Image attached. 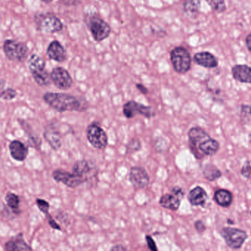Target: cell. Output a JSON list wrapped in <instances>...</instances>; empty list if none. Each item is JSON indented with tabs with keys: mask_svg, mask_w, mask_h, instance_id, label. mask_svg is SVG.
Returning a JSON list of instances; mask_svg holds the SVG:
<instances>
[{
	"mask_svg": "<svg viewBox=\"0 0 251 251\" xmlns=\"http://www.w3.org/2000/svg\"><path fill=\"white\" fill-rule=\"evenodd\" d=\"M188 138L190 150L196 159L215 156L219 150L220 143L200 127L192 128L189 131Z\"/></svg>",
	"mask_w": 251,
	"mask_h": 251,
	"instance_id": "cell-1",
	"label": "cell"
},
{
	"mask_svg": "<svg viewBox=\"0 0 251 251\" xmlns=\"http://www.w3.org/2000/svg\"><path fill=\"white\" fill-rule=\"evenodd\" d=\"M44 102L56 112H82L86 107L77 97L64 93L47 92L43 96Z\"/></svg>",
	"mask_w": 251,
	"mask_h": 251,
	"instance_id": "cell-2",
	"label": "cell"
},
{
	"mask_svg": "<svg viewBox=\"0 0 251 251\" xmlns=\"http://www.w3.org/2000/svg\"><path fill=\"white\" fill-rule=\"evenodd\" d=\"M28 68L34 81L40 86H48L51 84V76L46 69V62L38 55L32 54L28 60Z\"/></svg>",
	"mask_w": 251,
	"mask_h": 251,
	"instance_id": "cell-3",
	"label": "cell"
},
{
	"mask_svg": "<svg viewBox=\"0 0 251 251\" xmlns=\"http://www.w3.org/2000/svg\"><path fill=\"white\" fill-rule=\"evenodd\" d=\"M3 51L8 60L22 63L27 58L29 49L25 43L7 39L3 44Z\"/></svg>",
	"mask_w": 251,
	"mask_h": 251,
	"instance_id": "cell-4",
	"label": "cell"
},
{
	"mask_svg": "<svg viewBox=\"0 0 251 251\" xmlns=\"http://www.w3.org/2000/svg\"><path fill=\"white\" fill-rule=\"evenodd\" d=\"M37 29L47 33H54L63 29L61 21L52 13H38L34 17Z\"/></svg>",
	"mask_w": 251,
	"mask_h": 251,
	"instance_id": "cell-5",
	"label": "cell"
},
{
	"mask_svg": "<svg viewBox=\"0 0 251 251\" xmlns=\"http://www.w3.org/2000/svg\"><path fill=\"white\" fill-rule=\"evenodd\" d=\"M171 60L174 70L178 73H187L191 68V56L184 47L174 48L171 53Z\"/></svg>",
	"mask_w": 251,
	"mask_h": 251,
	"instance_id": "cell-6",
	"label": "cell"
},
{
	"mask_svg": "<svg viewBox=\"0 0 251 251\" xmlns=\"http://www.w3.org/2000/svg\"><path fill=\"white\" fill-rule=\"evenodd\" d=\"M221 234L227 246L234 250L241 249L248 238V234L246 231L231 227L223 228Z\"/></svg>",
	"mask_w": 251,
	"mask_h": 251,
	"instance_id": "cell-7",
	"label": "cell"
},
{
	"mask_svg": "<svg viewBox=\"0 0 251 251\" xmlns=\"http://www.w3.org/2000/svg\"><path fill=\"white\" fill-rule=\"evenodd\" d=\"M87 138L96 149L102 150L107 147L108 137L98 122H93L87 128Z\"/></svg>",
	"mask_w": 251,
	"mask_h": 251,
	"instance_id": "cell-8",
	"label": "cell"
},
{
	"mask_svg": "<svg viewBox=\"0 0 251 251\" xmlns=\"http://www.w3.org/2000/svg\"><path fill=\"white\" fill-rule=\"evenodd\" d=\"M123 113L127 119L134 118L137 114L142 115L149 119L156 115V112L153 108L140 104L134 100H130L125 103L123 107Z\"/></svg>",
	"mask_w": 251,
	"mask_h": 251,
	"instance_id": "cell-9",
	"label": "cell"
},
{
	"mask_svg": "<svg viewBox=\"0 0 251 251\" xmlns=\"http://www.w3.org/2000/svg\"><path fill=\"white\" fill-rule=\"evenodd\" d=\"M89 29L94 40L97 42L108 38L111 32L110 25L105 21L98 17L92 18L90 20Z\"/></svg>",
	"mask_w": 251,
	"mask_h": 251,
	"instance_id": "cell-10",
	"label": "cell"
},
{
	"mask_svg": "<svg viewBox=\"0 0 251 251\" xmlns=\"http://www.w3.org/2000/svg\"><path fill=\"white\" fill-rule=\"evenodd\" d=\"M52 177L54 181L58 183H62L66 187L72 189L76 188L85 182V180L79 175L74 173L73 172H66L62 169H57V170L54 171Z\"/></svg>",
	"mask_w": 251,
	"mask_h": 251,
	"instance_id": "cell-11",
	"label": "cell"
},
{
	"mask_svg": "<svg viewBox=\"0 0 251 251\" xmlns=\"http://www.w3.org/2000/svg\"><path fill=\"white\" fill-rule=\"evenodd\" d=\"M50 76L53 84L59 89L68 90L72 86L73 80L69 72L64 68H54L51 71Z\"/></svg>",
	"mask_w": 251,
	"mask_h": 251,
	"instance_id": "cell-12",
	"label": "cell"
},
{
	"mask_svg": "<svg viewBox=\"0 0 251 251\" xmlns=\"http://www.w3.org/2000/svg\"><path fill=\"white\" fill-rule=\"evenodd\" d=\"M129 181L134 188L140 190L149 185L150 178L145 168L142 167H133L130 169Z\"/></svg>",
	"mask_w": 251,
	"mask_h": 251,
	"instance_id": "cell-13",
	"label": "cell"
},
{
	"mask_svg": "<svg viewBox=\"0 0 251 251\" xmlns=\"http://www.w3.org/2000/svg\"><path fill=\"white\" fill-rule=\"evenodd\" d=\"M72 172L82 177L86 182L97 175V168L94 167L89 162L80 160L74 165Z\"/></svg>",
	"mask_w": 251,
	"mask_h": 251,
	"instance_id": "cell-14",
	"label": "cell"
},
{
	"mask_svg": "<svg viewBox=\"0 0 251 251\" xmlns=\"http://www.w3.org/2000/svg\"><path fill=\"white\" fill-rule=\"evenodd\" d=\"M47 56L54 61L62 63L67 59V53L63 46L58 41H53L50 43L47 50Z\"/></svg>",
	"mask_w": 251,
	"mask_h": 251,
	"instance_id": "cell-15",
	"label": "cell"
},
{
	"mask_svg": "<svg viewBox=\"0 0 251 251\" xmlns=\"http://www.w3.org/2000/svg\"><path fill=\"white\" fill-rule=\"evenodd\" d=\"M12 158L18 162H24L27 157L28 147L19 140H14L9 145Z\"/></svg>",
	"mask_w": 251,
	"mask_h": 251,
	"instance_id": "cell-16",
	"label": "cell"
},
{
	"mask_svg": "<svg viewBox=\"0 0 251 251\" xmlns=\"http://www.w3.org/2000/svg\"><path fill=\"white\" fill-rule=\"evenodd\" d=\"M208 198L207 193L201 187H195L188 194V200L192 206H204L207 203Z\"/></svg>",
	"mask_w": 251,
	"mask_h": 251,
	"instance_id": "cell-17",
	"label": "cell"
},
{
	"mask_svg": "<svg viewBox=\"0 0 251 251\" xmlns=\"http://www.w3.org/2000/svg\"><path fill=\"white\" fill-rule=\"evenodd\" d=\"M44 137L53 150H57L61 147V135L55 127H47L44 132Z\"/></svg>",
	"mask_w": 251,
	"mask_h": 251,
	"instance_id": "cell-18",
	"label": "cell"
},
{
	"mask_svg": "<svg viewBox=\"0 0 251 251\" xmlns=\"http://www.w3.org/2000/svg\"><path fill=\"white\" fill-rule=\"evenodd\" d=\"M233 78L243 84H251V67L248 65H236L231 69Z\"/></svg>",
	"mask_w": 251,
	"mask_h": 251,
	"instance_id": "cell-19",
	"label": "cell"
},
{
	"mask_svg": "<svg viewBox=\"0 0 251 251\" xmlns=\"http://www.w3.org/2000/svg\"><path fill=\"white\" fill-rule=\"evenodd\" d=\"M194 60L196 63L205 68L212 69L218 66V60L215 56L209 52H201L196 53L194 56Z\"/></svg>",
	"mask_w": 251,
	"mask_h": 251,
	"instance_id": "cell-20",
	"label": "cell"
},
{
	"mask_svg": "<svg viewBox=\"0 0 251 251\" xmlns=\"http://www.w3.org/2000/svg\"><path fill=\"white\" fill-rule=\"evenodd\" d=\"M4 250L7 251H32L24 240L23 234L20 233L19 235L12 238L4 245Z\"/></svg>",
	"mask_w": 251,
	"mask_h": 251,
	"instance_id": "cell-21",
	"label": "cell"
},
{
	"mask_svg": "<svg viewBox=\"0 0 251 251\" xmlns=\"http://www.w3.org/2000/svg\"><path fill=\"white\" fill-rule=\"evenodd\" d=\"M182 198L174 194H165L160 197L159 204L165 209L177 211L179 209Z\"/></svg>",
	"mask_w": 251,
	"mask_h": 251,
	"instance_id": "cell-22",
	"label": "cell"
},
{
	"mask_svg": "<svg viewBox=\"0 0 251 251\" xmlns=\"http://www.w3.org/2000/svg\"><path fill=\"white\" fill-rule=\"evenodd\" d=\"M214 200L221 207L228 208L233 202V195L231 192L224 189H220L215 192Z\"/></svg>",
	"mask_w": 251,
	"mask_h": 251,
	"instance_id": "cell-23",
	"label": "cell"
},
{
	"mask_svg": "<svg viewBox=\"0 0 251 251\" xmlns=\"http://www.w3.org/2000/svg\"><path fill=\"white\" fill-rule=\"evenodd\" d=\"M203 174L205 178L209 181H215L218 178L222 176V172L219 169L216 167L215 165H205L203 169Z\"/></svg>",
	"mask_w": 251,
	"mask_h": 251,
	"instance_id": "cell-24",
	"label": "cell"
},
{
	"mask_svg": "<svg viewBox=\"0 0 251 251\" xmlns=\"http://www.w3.org/2000/svg\"><path fill=\"white\" fill-rule=\"evenodd\" d=\"M5 201L7 203L8 207L14 212L16 215L20 212L19 211V203H20V199L17 195L13 193H8L5 196Z\"/></svg>",
	"mask_w": 251,
	"mask_h": 251,
	"instance_id": "cell-25",
	"label": "cell"
},
{
	"mask_svg": "<svg viewBox=\"0 0 251 251\" xmlns=\"http://www.w3.org/2000/svg\"><path fill=\"white\" fill-rule=\"evenodd\" d=\"M184 10L189 14H196L199 12L201 7L200 0H184Z\"/></svg>",
	"mask_w": 251,
	"mask_h": 251,
	"instance_id": "cell-26",
	"label": "cell"
},
{
	"mask_svg": "<svg viewBox=\"0 0 251 251\" xmlns=\"http://www.w3.org/2000/svg\"><path fill=\"white\" fill-rule=\"evenodd\" d=\"M212 10L217 13H224L226 10L225 0H206Z\"/></svg>",
	"mask_w": 251,
	"mask_h": 251,
	"instance_id": "cell-27",
	"label": "cell"
},
{
	"mask_svg": "<svg viewBox=\"0 0 251 251\" xmlns=\"http://www.w3.org/2000/svg\"><path fill=\"white\" fill-rule=\"evenodd\" d=\"M16 95H17V92L16 90L12 88H7L0 91V98L4 100H13Z\"/></svg>",
	"mask_w": 251,
	"mask_h": 251,
	"instance_id": "cell-28",
	"label": "cell"
},
{
	"mask_svg": "<svg viewBox=\"0 0 251 251\" xmlns=\"http://www.w3.org/2000/svg\"><path fill=\"white\" fill-rule=\"evenodd\" d=\"M36 204L38 209L44 215H49V210H50V205L47 200H43V199H37Z\"/></svg>",
	"mask_w": 251,
	"mask_h": 251,
	"instance_id": "cell-29",
	"label": "cell"
},
{
	"mask_svg": "<svg viewBox=\"0 0 251 251\" xmlns=\"http://www.w3.org/2000/svg\"><path fill=\"white\" fill-rule=\"evenodd\" d=\"M241 174L245 178L251 179V161H246L241 169Z\"/></svg>",
	"mask_w": 251,
	"mask_h": 251,
	"instance_id": "cell-30",
	"label": "cell"
},
{
	"mask_svg": "<svg viewBox=\"0 0 251 251\" xmlns=\"http://www.w3.org/2000/svg\"><path fill=\"white\" fill-rule=\"evenodd\" d=\"M141 148V144L138 139H133L127 145V152L138 151Z\"/></svg>",
	"mask_w": 251,
	"mask_h": 251,
	"instance_id": "cell-31",
	"label": "cell"
},
{
	"mask_svg": "<svg viewBox=\"0 0 251 251\" xmlns=\"http://www.w3.org/2000/svg\"><path fill=\"white\" fill-rule=\"evenodd\" d=\"M146 243H147L148 247L152 251H157V248H156V243L154 240H153L151 236L147 235L146 237Z\"/></svg>",
	"mask_w": 251,
	"mask_h": 251,
	"instance_id": "cell-32",
	"label": "cell"
},
{
	"mask_svg": "<svg viewBox=\"0 0 251 251\" xmlns=\"http://www.w3.org/2000/svg\"><path fill=\"white\" fill-rule=\"evenodd\" d=\"M47 217V220H48L49 224H50L51 228H52L53 229L58 230V231H61V228H60V225L55 222L54 219L51 218V215L49 214V215H46Z\"/></svg>",
	"mask_w": 251,
	"mask_h": 251,
	"instance_id": "cell-33",
	"label": "cell"
},
{
	"mask_svg": "<svg viewBox=\"0 0 251 251\" xmlns=\"http://www.w3.org/2000/svg\"><path fill=\"white\" fill-rule=\"evenodd\" d=\"M195 228L199 234H203L206 230V225L202 221H197L195 223Z\"/></svg>",
	"mask_w": 251,
	"mask_h": 251,
	"instance_id": "cell-34",
	"label": "cell"
},
{
	"mask_svg": "<svg viewBox=\"0 0 251 251\" xmlns=\"http://www.w3.org/2000/svg\"><path fill=\"white\" fill-rule=\"evenodd\" d=\"M241 115H246L250 116L251 115V106L249 105H242L241 106Z\"/></svg>",
	"mask_w": 251,
	"mask_h": 251,
	"instance_id": "cell-35",
	"label": "cell"
},
{
	"mask_svg": "<svg viewBox=\"0 0 251 251\" xmlns=\"http://www.w3.org/2000/svg\"><path fill=\"white\" fill-rule=\"evenodd\" d=\"M172 193L174 195H176L179 196L181 198H183L184 196V192L181 187H175L174 188H173Z\"/></svg>",
	"mask_w": 251,
	"mask_h": 251,
	"instance_id": "cell-36",
	"label": "cell"
},
{
	"mask_svg": "<svg viewBox=\"0 0 251 251\" xmlns=\"http://www.w3.org/2000/svg\"><path fill=\"white\" fill-rule=\"evenodd\" d=\"M60 2L63 3L65 5L72 6L76 5L79 0H60Z\"/></svg>",
	"mask_w": 251,
	"mask_h": 251,
	"instance_id": "cell-37",
	"label": "cell"
},
{
	"mask_svg": "<svg viewBox=\"0 0 251 251\" xmlns=\"http://www.w3.org/2000/svg\"><path fill=\"white\" fill-rule=\"evenodd\" d=\"M136 87H137V89L142 93V94H146L148 93V88H146L145 85H143V84H138L136 85Z\"/></svg>",
	"mask_w": 251,
	"mask_h": 251,
	"instance_id": "cell-38",
	"label": "cell"
},
{
	"mask_svg": "<svg viewBox=\"0 0 251 251\" xmlns=\"http://www.w3.org/2000/svg\"><path fill=\"white\" fill-rule=\"evenodd\" d=\"M246 43L247 48L249 49V51L251 53V32L246 37Z\"/></svg>",
	"mask_w": 251,
	"mask_h": 251,
	"instance_id": "cell-39",
	"label": "cell"
},
{
	"mask_svg": "<svg viewBox=\"0 0 251 251\" xmlns=\"http://www.w3.org/2000/svg\"><path fill=\"white\" fill-rule=\"evenodd\" d=\"M110 250L113 251H126L127 249H126L125 247H124L123 246H119V245H118V246H114V247L112 248Z\"/></svg>",
	"mask_w": 251,
	"mask_h": 251,
	"instance_id": "cell-40",
	"label": "cell"
},
{
	"mask_svg": "<svg viewBox=\"0 0 251 251\" xmlns=\"http://www.w3.org/2000/svg\"><path fill=\"white\" fill-rule=\"evenodd\" d=\"M42 1H44V2L47 3V4H50L53 0H42Z\"/></svg>",
	"mask_w": 251,
	"mask_h": 251,
	"instance_id": "cell-41",
	"label": "cell"
},
{
	"mask_svg": "<svg viewBox=\"0 0 251 251\" xmlns=\"http://www.w3.org/2000/svg\"><path fill=\"white\" fill-rule=\"evenodd\" d=\"M249 139H250V142L251 143V134H250V138Z\"/></svg>",
	"mask_w": 251,
	"mask_h": 251,
	"instance_id": "cell-42",
	"label": "cell"
},
{
	"mask_svg": "<svg viewBox=\"0 0 251 251\" xmlns=\"http://www.w3.org/2000/svg\"></svg>",
	"mask_w": 251,
	"mask_h": 251,
	"instance_id": "cell-43",
	"label": "cell"
}]
</instances>
